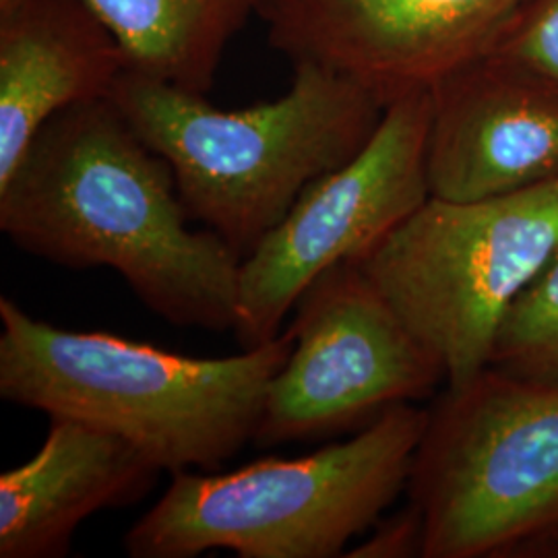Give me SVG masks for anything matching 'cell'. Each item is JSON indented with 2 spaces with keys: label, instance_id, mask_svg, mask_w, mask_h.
<instances>
[{
  "label": "cell",
  "instance_id": "cell-1",
  "mask_svg": "<svg viewBox=\"0 0 558 558\" xmlns=\"http://www.w3.org/2000/svg\"><path fill=\"white\" fill-rule=\"evenodd\" d=\"M189 220L170 163L110 98L54 114L0 182V232L23 253L112 269L170 325L234 329L242 259Z\"/></svg>",
  "mask_w": 558,
  "mask_h": 558
},
{
  "label": "cell",
  "instance_id": "cell-2",
  "mask_svg": "<svg viewBox=\"0 0 558 558\" xmlns=\"http://www.w3.org/2000/svg\"><path fill=\"white\" fill-rule=\"evenodd\" d=\"M0 398L81 420L170 474L216 472L255 440L267 387L294 333L226 359H195L106 331H71L0 296Z\"/></svg>",
  "mask_w": 558,
  "mask_h": 558
},
{
  "label": "cell",
  "instance_id": "cell-3",
  "mask_svg": "<svg viewBox=\"0 0 558 558\" xmlns=\"http://www.w3.org/2000/svg\"><path fill=\"white\" fill-rule=\"evenodd\" d=\"M110 100L170 163L191 220L246 259L315 180L354 160L387 104L360 81L299 64L274 101L220 110L203 94L124 71Z\"/></svg>",
  "mask_w": 558,
  "mask_h": 558
},
{
  "label": "cell",
  "instance_id": "cell-4",
  "mask_svg": "<svg viewBox=\"0 0 558 558\" xmlns=\"http://www.w3.org/2000/svg\"><path fill=\"white\" fill-rule=\"evenodd\" d=\"M426 410L399 403L356 435L302 458L234 472H174L124 536L131 558L343 557L408 488Z\"/></svg>",
  "mask_w": 558,
  "mask_h": 558
},
{
  "label": "cell",
  "instance_id": "cell-5",
  "mask_svg": "<svg viewBox=\"0 0 558 558\" xmlns=\"http://www.w3.org/2000/svg\"><path fill=\"white\" fill-rule=\"evenodd\" d=\"M426 412L408 482L422 558L558 546V387L486 366Z\"/></svg>",
  "mask_w": 558,
  "mask_h": 558
},
{
  "label": "cell",
  "instance_id": "cell-6",
  "mask_svg": "<svg viewBox=\"0 0 558 558\" xmlns=\"http://www.w3.org/2000/svg\"><path fill=\"white\" fill-rule=\"evenodd\" d=\"M558 246V179L478 201L428 197L356 263L459 387L488 366L511 302Z\"/></svg>",
  "mask_w": 558,
  "mask_h": 558
},
{
  "label": "cell",
  "instance_id": "cell-7",
  "mask_svg": "<svg viewBox=\"0 0 558 558\" xmlns=\"http://www.w3.org/2000/svg\"><path fill=\"white\" fill-rule=\"evenodd\" d=\"M430 119V89L396 98L359 156L308 184L242 259L232 329L242 350L278 338L283 319L323 271L360 259L428 201Z\"/></svg>",
  "mask_w": 558,
  "mask_h": 558
},
{
  "label": "cell",
  "instance_id": "cell-8",
  "mask_svg": "<svg viewBox=\"0 0 558 558\" xmlns=\"http://www.w3.org/2000/svg\"><path fill=\"white\" fill-rule=\"evenodd\" d=\"M294 308V348L267 387L260 447L362 430L447 380L356 260L323 271Z\"/></svg>",
  "mask_w": 558,
  "mask_h": 558
},
{
  "label": "cell",
  "instance_id": "cell-9",
  "mask_svg": "<svg viewBox=\"0 0 558 558\" xmlns=\"http://www.w3.org/2000/svg\"><path fill=\"white\" fill-rule=\"evenodd\" d=\"M527 0H257L274 50L371 87L387 106L488 54Z\"/></svg>",
  "mask_w": 558,
  "mask_h": 558
},
{
  "label": "cell",
  "instance_id": "cell-10",
  "mask_svg": "<svg viewBox=\"0 0 558 558\" xmlns=\"http://www.w3.org/2000/svg\"><path fill=\"white\" fill-rule=\"evenodd\" d=\"M430 197L478 201L558 179V83L488 52L430 87Z\"/></svg>",
  "mask_w": 558,
  "mask_h": 558
},
{
  "label": "cell",
  "instance_id": "cell-11",
  "mask_svg": "<svg viewBox=\"0 0 558 558\" xmlns=\"http://www.w3.org/2000/svg\"><path fill=\"white\" fill-rule=\"evenodd\" d=\"M124 71L119 38L85 0H0V182L48 120L110 98Z\"/></svg>",
  "mask_w": 558,
  "mask_h": 558
},
{
  "label": "cell",
  "instance_id": "cell-12",
  "mask_svg": "<svg viewBox=\"0 0 558 558\" xmlns=\"http://www.w3.org/2000/svg\"><path fill=\"white\" fill-rule=\"evenodd\" d=\"M160 468L135 445L50 418L38 453L0 476V558H62L85 519L143 499Z\"/></svg>",
  "mask_w": 558,
  "mask_h": 558
},
{
  "label": "cell",
  "instance_id": "cell-13",
  "mask_svg": "<svg viewBox=\"0 0 558 558\" xmlns=\"http://www.w3.org/2000/svg\"><path fill=\"white\" fill-rule=\"evenodd\" d=\"M85 2L119 38L126 71L203 96L230 41L257 15V0Z\"/></svg>",
  "mask_w": 558,
  "mask_h": 558
},
{
  "label": "cell",
  "instance_id": "cell-14",
  "mask_svg": "<svg viewBox=\"0 0 558 558\" xmlns=\"http://www.w3.org/2000/svg\"><path fill=\"white\" fill-rule=\"evenodd\" d=\"M488 366L558 387V246L507 308Z\"/></svg>",
  "mask_w": 558,
  "mask_h": 558
},
{
  "label": "cell",
  "instance_id": "cell-15",
  "mask_svg": "<svg viewBox=\"0 0 558 558\" xmlns=\"http://www.w3.org/2000/svg\"><path fill=\"white\" fill-rule=\"evenodd\" d=\"M558 83V0H527L490 50Z\"/></svg>",
  "mask_w": 558,
  "mask_h": 558
},
{
  "label": "cell",
  "instance_id": "cell-16",
  "mask_svg": "<svg viewBox=\"0 0 558 558\" xmlns=\"http://www.w3.org/2000/svg\"><path fill=\"white\" fill-rule=\"evenodd\" d=\"M424 555V519L418 507L410 505L391 518H380L368 536L343 557L414 558Z\"/></svg>",
  "mask_w": 558,
  "mask_h": 558
}]
</instances>
